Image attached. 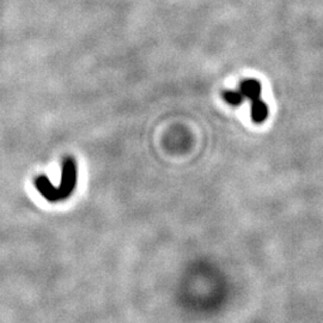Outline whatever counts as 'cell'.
<instances>
[{
	"label": "cell",
	"mask_w": 323,
	"mask_h": 323,
	"mask_svg": "<svg viewBox=\"0 0 323 323\" xmlns=\"http://www.w3.org/2000/svg\"><path fill=\"white\" fill-rule=\"evenodd\" d=\"M268 116V108L261 99L251 102V118L254 122L261 123L264 122Z\"/></svg>",
	"instance_id": "277c9868"
},
{
	"label": "cell",
	"mask_w": 323,
	"mask_h": 323,
	"mask_svg": "<svg viewBox=\"0 0 323 323\" xmlns=\"http://www.w3.org/2000/svg\"><path fill=\"white\" fill-rule=\"evenodd\" d=\"M239 90L242 92L244 98H248L249 101L254 102L260 99L261 96V84L255 79H246L240 85Z\"/></svg>",
	"instance_id": "3957f363"
},
{
	"label": "cell",
	"mask_w": 323,
	"mask_h": 323,
	"mask_svg": "<svg viewBox=\"0 0 323 323\" xmlns=\"http://www.w3.org/2000/svg\"><path fill=\"white\" fill-rule=\"evenodd\" d=\"M77 182V169L72 158H66L63 162L62 166V175H61V182L58 188L59 200H62L69 197L74 189Z\"/></svg>",
	"instance_id": "6da1fadb"
},
{
	"label": "cell",
	"mask_w": 323,
	"mask_h": 323,
	"mask_svg": "<svg viewBox=\"0 0 323 323\" xmlns=\"http://www.w3.org/2000/svg\"><path fill=\"white\" fill-rule=\"evenodd\" d=\"M36 188L37 190L42 194V197L47 199L49 201H58L59 200V194H58V188L53 186L46 176H40L36 180Z\"/></svg>",
	"instance_id": "7a4b0ae2"
},
{
	"label": "cell",
	"mask_w": 323,
	"mask_h": 323,
	"mask_svg": "<svg viewBox=\"0 0 323 323\" xmlns=\"http://www.w3.org/2000/svg\"><path fill=\"white\" fill-rule=\"evenodd\" d=\"M224 99L231 105H240L243 102L244 96L240 90H226L223 92Z\"/></svg>",
	"instance_id": "5b68a950"
}]
</instances>
